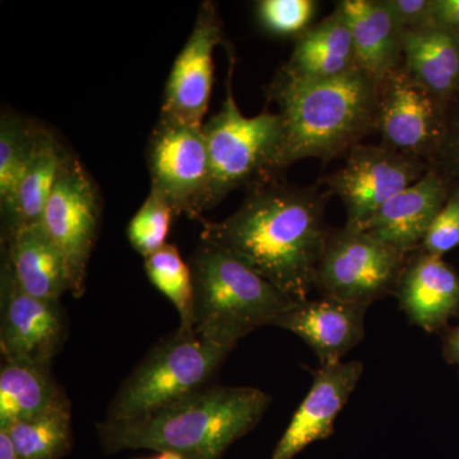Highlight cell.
I'll use <instances>...</instances> for the list:
<instances>
[{
	"label": "cell",
	"mask_w": 459,
	"mask_h": 459,
	"mask_svg": "<svg viewBox=\"0 0 459 459\" xmlns=\"http://www.w3.org/2000/svg\"><path fill=\"white\" fill-rule=\"evenodd\" d=\"M328 192L272 180L247 192L220 222L199 220L201 240L221 247L295 301L307 300L331 229Z\"/></svg>",
	"instance_id": "cell-1"
},
{
	"label": "cell",
	"mask_w": 459,
	"mask_h": 459,
	"mask_svg": "<svg viewBox=\"0 0 459 459\" xmlns=\"http://www.w3.org/2000/svg\"><path fill=\"white\" fill-rule=\"evenodd\" d=\"M271 395L255 386H205L141 419L99 422L108 453L126 449L177 453L184 459H221L256 427Z\"/></svg>",
	"instance_id": "cell-2"
},
{
	"label": "cell",
	"mask_w": 459,
	"mask_h": 459,
	"mask_svg": "<svg viewBox=\"0 0 459 459\" xmlns=\"http://www.w3.org/2000/svg\"><path fill=\"white\" fill-rule=\"evenodd\" d=\"M264 91L282 119V171L305 159L328 164L376 133L377 84L359 68L332 80H307L281 66Z\"/></svg>",
	"instance_id": "cell-3"
},
{
	"label": "cell",
	"mask_w": 459,
	"mask_h": 459,
	"mask_svg": "<svg viewBox=\"0 0 459 459\" xmlns=\"http://www.w3.org/2000/svg\"><path fill=\"white\" fill-rule=\"evenodd\" d=\"M195 289L193 329L234 349L258 328L274 325L296 301L221 247L199 241L189 261Z\"/></svg>",
	"instance_id": "cell-4"
},
{
	"label": "cell",
	"mask_w": 459,
	"mask_h": 459,
	"mask_svg": "<svg viewBox=\"0 0 459 459\" xmlns=\"http://www.w3.org/2000/svg\"><path fill=\"white\" fill-rule=\"evenodd\" d=\"M210 159L205 211L221 204L234 190H249L279 179L283 126L279 113L246 117L232 93L231 74L219 113L204 123Z\"/></svg>",
	"instance_id": "cell-5"
},
{
	"label": "cell",
	"mask_w": 459,
	"mask_h": 459,
	"mask_svg": "<svg viewBox=\"0 0 459 459\" xmlns=\"http://www.w3.org/2000/svg\"><path fill=\"white\" fill-rule=\"evenodd\" d=\"M231 347L178 328L147 353L108 404L105 421L141 419L210 385Z\"/></svg>",
	"instance_id": "cell-6"
},
{
	"label": "cell",
	"mask_w": 459,
	"mask_h": 459,
	"mask_svg": "<svg viewBox=\"0 0 459 459\" xmlns=\"http://www.w3.org/2000/svg\"><path fill=\"white\" fill-rule=\"evenodd\" d=\"M409 256L355 226L331 230L314 289L320 298L369 307L394 295Z\"/></svg>",
	"instance_id": "cell-7"
},
{
	"label": "cell",
	"mask_w": 459,
	"mask_h": 459,
	"mask_svg": "<svg viewBox=\"0 0 459 459\" xmlns=\"http://www.w3.org/2000/svg\"><path fill=\"white\" fill-rule=\"evenodd\" d=\"M100 214L98 186L82 162L71 153L45 205L41 225L65 259L74 298L86 291L87 267L98 238Z\"/></svg>",
	"instance_id": "cell-8"
},
{
	"label": "cell",
	"mask_w": 459,
	"mask_h": 459,
	"mask_svg": "<svg viewBox=\"0 0 459 459\" xmlns=\"http://www.w3.org/2000/svg\"><path fill=\"white\" fill-rule=\"evenodd\" d=\"M430 170L422 160L403 155L383 144H359L340 170L323 178L331 195L341 199L346 225L360 228L389 201Z\"/></svg>",
	"instance_id": "cell-9"
},
{
	"label": "cell",
	"mask_w": 459,
	"mask_h": 459,
	"mask_svg": "<svg viewBox=\"0 0 459 459\" xmlns=\"http://www.w3.org/2000/svg\"><path fill=\"white\" fill-rule=\"evenodd\" d=\"M151 189L162 193L177 216L204 219L210 159L204 126H183L160 117L148 144Z\"/></svg>",
	"instance_id": "cell-10"
},
{
	"label": "cell",
	"mask_w": 459,
	"mask_h": 459,
	"mask_svg": "<svg viewBox=\"0 0 459 459\" xmlns=\"http://www.w3.org/2000/svg\"><path fill=\"white\" fill-rule=\"evenodd\" d=\"M446 111L402 65L377 84L376 133L380 144L422 160L430 168L442 143Z\"/></svg>",
	"instance_id": "cell-11"
},
{
	"label": "cell",
	"mask_w": 459,
	"mask_h": 459,
	"mask_svg": "<svg viewBox=\"0 0 459 459\" xmlns=\"http://www.w3.org/2000/svg\"><path fill=\"white\" fill-rule=\"evenodd\" d=\"M223 36L213 3H201L195 27L169 74L160 117L183 126H204L213 89V53Z\"/></svg>",
	"instance_id": "cell-12"
},
{
	"label": "cell",
	"mask_w": 459,
	"mask_h": 459,
	"mask_svg": "<svg viewBox=\"0 0 459 459\" xmlns=\"http://www.w3.org/2000/svg\"><path fill=\"white\" fill-rule=\"evenodd\" d=\"M59 301L26 294L2 265L0 273V351L3 361L51 367L66 338Z\"/></svg>",
	"instance_id": "cell-13"
},
{
	"label": "cell",
	"mask_w": 459,
	"mask_h": 459,
	"mask_svg": "<svg viewBox=\"0 0 459 459\" xmlns=\"http://www.w3.org/2000/svg\"><path fill=\"white\" fill-rule=\"evenodd\" d=\"M364 374L360 361L338 362L314 371L309 392L296 410L271 459H294L310 444L327 439Z\"/></svg>",
	"instance_id": "cell-14"
},
{
	"label": "cell",
	"mask_w": 459,
	"mask_h": 459,
	"mask_svg": "<svg viewBox=\"0 0 459 459\" xmlns=\"http://www.w3.org/2000/svg\"><path fill=\"white\" fill-rule=\"evenodd\" d=\"M368 307L334 299L296 301L281 314L274 327L300 337L316 353L320 367L342 362L365 337Z\"/></svg>",
	"instance_id": "cell-15"
},
{
	"label": "cell",
	"mask_w": 459,
	"mask_h": 459,
	"mask_svg": "<svg viewBox=\"0 0 459 459\" xmlns=\"http://www.w3.org/2000/svg\"><path fill=\"white\" fill-rule=\"evenodd\" d=\"M394 295L412 325L428 333L442 331L459 313V273L442 256L411 253Z\"/></svg>",
	"instance_id": "cell-16"
},
{
	"label": "cell",
	"mask_w": 459,
	"mask_h": 459,
	"mask_svg": "<svg viewBox=\"0 0 459 459\" xmlns=\"http://www.w3.org/2000/svg\"><path fill=\"white\" fill-rule=\"evenodd\" d=\"M451 192L448 181L430 169L421 179L389 199L359 229L411 255L421 247Z\"/></svg>",
	"instance_id": "cell-17"
},
{
	"label": "cell",
	"mask_w": 459,
	"mask_h": 459,
	"mask_svg": "<svg viewBox=\"0 0 459 459\" xmlns=\"http://www.w3.org/2000/svg\"><path fill=\"white\" fill-rule=\"evenodd\" d=\"M351 31L356 65L371 81L382 83L403 62V30L385 0H341Z\"/></svg>",
	"instance_id": "cell-18"
},
{
	"label": "cell",
	"mask_w": 459,
	"mask_h": 459,
	"mask_svg": "<svg viewBox=\"0 0 459 459\" xmlns=\"http://www.w3.org/2000/svg\"><path fill=\"white\" fill-rule=\"evenodd\" d=\"M2 246V265L26 294L51 301L71 294L65 259L41 222L20 230Z\"/></svg>",
	"instance_id": "cell-19"
},
{
	"label": "cell",
	"mask_w": 459,
	"mask_h": 459,
	"mask_svg": "<svg viewBox=\"0 0 459 459\" xmlns=\"http://www.w3.org/2000/svg\"><path fill=\"white\" fill-rule=\"evenodd\" d=\"M404 71L444 107L459 98V35L440 27L403 32Z\"/></svg>",
	"instance_id": "cell-20"
},
{
	"label": "cell",
	"mask_w": 459,
	"mask_h": 459,
	"mask_svg": "<svg viewBox=\"0 0 459 459\" xmlns=\"http://www.w3.org/2000/svg\"><path fill=\"white\" fill-rule=\"evenodd\" d=\"M282 68L307 80H332L358 69L351 31L340 9L295 38Z\"/></svg>",
	"instance_id": "cell-21"
},
{
	"label": "cell",
	"mask_w": 459,
	"mask_h": 459,
	"mask_svg": "<svg viewBox=\"0 0 459 459\" xmlns=\"http://www.w3.org/2000/svg\"><path fill=\"white\" fill-rule=\"evenodd\" d=\"M69 156L71 153L56 135L41 126L31 162L11 204L2 211V240L41 222L45 205Z\"/></svg>",
	"instance_id": "cell-22"
},
{
	"label": "cell",
	"mask_w": 459,
	"mask_h": 459,
	"mask_svg": "<svg viewBox=\"0 0 459 459\" xmlns=\"http://www.w3.org/2000/svg\"><path fill=\"white\" fill-rule=\"evenodd\" d=\"M65 395L51 367L3 361L0 369V429L32 418Z\"/></svg>",
	"instance_id": "cell-23"
},
{
	"label": "cell",
	"mask_w": 459,
	"mask_h": 459,
	"mask_svg": "<svg viewBox=\"0 0 459 459\" xmlns=\"http://www.w3.org/2000/svg\"><path fill=\"white\" fill-rule=\"evenodd\" d=\"M20 459H62L72 448V409L63 395L49 409L7 428Z\"/></svg>",
	"instance_id": "cell-24"
},
{
	"label": "cell",
	"mask_w": 459,
	"mask_h": 459,
	"mask_svg": "<svg viewBox=\"0 0 459 459\" xmlns=\"http://www.w3.org/2000/svg\"><path fill=\"white\" fill-rule=\"evenodd\" d=\"M41 126L16 114L0 119V212L11 204L31 162Z\"/></svg>",
	"instance_id": "cell-25"
},
{
	"label": "cell",
	"mask_w": 459,
	"mask_h": 459,
	"mask_svg": "<svg viewBox=\"0 0 459 459\" xmlns=\"http://www.w3.org/2000/svg\"><path fill=\"white\" fill-rule=\"evenodd\" d=\"M144 271L150 282L177 307L180 318L179 327L193 329L195 289L192 271L189 263L181 258L178 247L166 244L144 258Z\"/></svg>",
	"instance_id": "cell-26"
},
{
	"label": "cell",
	"mask_w": 459,
	"mask_h": 459,
	"mask_svg": "<svg viewBox=\"0 0 459 459\" xmlns=\"http://www.w3.org/2000/svg\"><path fill=\"white\" fill-rule=\"evenodd\" d=\"M177 216L162 193L150 190L146 201L133 216L126 237L133 249L147 258L164 247L170 234L172 219Z\"/></svg>",
	"instance_id": "cell-27"
},
{
	"label": "cell",
	"mask_w": 459,
	"mask_h": 459,
	"mask_svg": "<svg viewBox=\"0 0 459 459\" xmlns=\"http://www.w3.org/2000/svg\"><path fill=\"white\" fill-rule=\"evenodd\" d=\"M316 9L314 0H261L256 3V18L272 35L298 38L309 29Z\"/></svg>",
	"instance_id": "cell-28"
},
{
	"label": "cell",
	"mask_w": 459,
	"mask_h": 459,
	"mask_svg": "<svg viewBox=\"0 0 459 459\" xmlns=\"http://www.w3.org/2000/svg\"><path fill=\"white\" fill-rule=\"evenodd\" d=\"M459 247V188H452L448 201L435 217L420 249L437 256Z\"/></svg>",
	"instance_id": "cell-29"
},
{
	"label": "cell",
	"mask_w": 459,
	"mask_h": 459,
	"mask_svg": "<svg viewBox=\"0 0 459 459\" xmlns=\"http://www.w3.org/2000/svg\"><path fill=\"white\" fill-rule=\"evenodd\" d=\"M430 169L448 181L451 188H459V98L446 107L442 143Z\"/></svg>",
	"instance_id": "cell-30"
},
{
	"label": "cell",
	"mask_w": 459,
	"mask_h": 459,
	"mask_svg": "<svg viewBox=\"0 0 459 459\" xmlns=\"http://www.w3.org/2000/svg\"><path fill=\"white\" fill-rule=\"evenodd\" d=\"M404 31L431 26L433 0H385Z\"/></svg>",
	"instance_id": "cell-31"
},
{
	"label": "cell",
	"mask_w": 459,
	"mask_h": 459,
	"mask_svg": "<svg viewBox=\"0 0 459 459\" xmlns=\"http://www.w3.org/2000/svg\"><path fill=\"white\" fill-rule=\"evenodd\" d=\"M431 26L459 33V0H433Z\"/></svg>",
	"instance_id": "cell-32"
},
{
	"label": "cell",
	"mask_w": 459,
	"mask_h": 459,
	"mask_svg": "<svg viewBox=\"0 0 459 459\" xmlns=\"http://www.w3.org/2000/svg\"><path fill=\"white\" fill-rule=\"evenodd\" d=\"M443 355L449 364L459 367V325L448 329L444 334Z\"/></svg>",
	"instance_id": "cell-33"
},
{
	"label": "cell",
	"mask_w": 459,
	"mask_h": 459,
	"mask_svg": "<svg viewBox=\"0 0 459 459\" xmlns=\"http://www.w3.org/2000/svg\"><path fill=\"white\" fill-rule=\"evenodd\" d=\"M0 459H20L8 429H0Z\"/></svg>",
	"instance_id": "cell-34"
},
{
	"label": "cell",
	"mask_w": 459,
	"mask_h": 459,
	"mask_svg": "<svg viewBox=\"0 0 459 459\" xmlns=\"http://www.w3.org/2000/svg\"><path fill=\"white\" fill-rule=\"evenodd\" d=\"M152 459H184L181 457V455H177V453H171V452H160L157 453V455L155 458Z\"/></svg>",
	"instance_id": "cell-35"
},
{
	"label": "cell",
	"mask_w": 459,
	"mask_h": 459,
	"mask_svg": "<svg viewBox=\"0 0 459 459\" xmlns=\"http://www.w3.org/2000/svg\"><path fill=\"white\" fill-rule=\"evenodd\" d=\"M458 35H459V33H458Z\"/></svg>",
	"instance_id": "cell-36"
}]
</instances>
